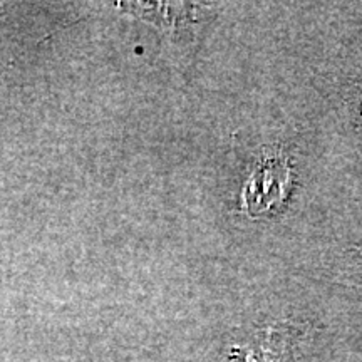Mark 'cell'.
Masks as SVG:
<instances>
[{
  "instance_id": "obj_1",
  "label": "cell",
  "mask_w": 362,
  "mask_h": 362,
  "mask_svg": "<svg viewBox=\"0 0 362 362\" xmlns=\"http://www.w3.org/2000/svg\"><path fill=\"white\" fill-rule=\"evenodd\" d=\"M291 181V166L284 156H269L253 171L242 192V206L252 215H259L282 203Z\"/></svg>"
}]
</instances>
